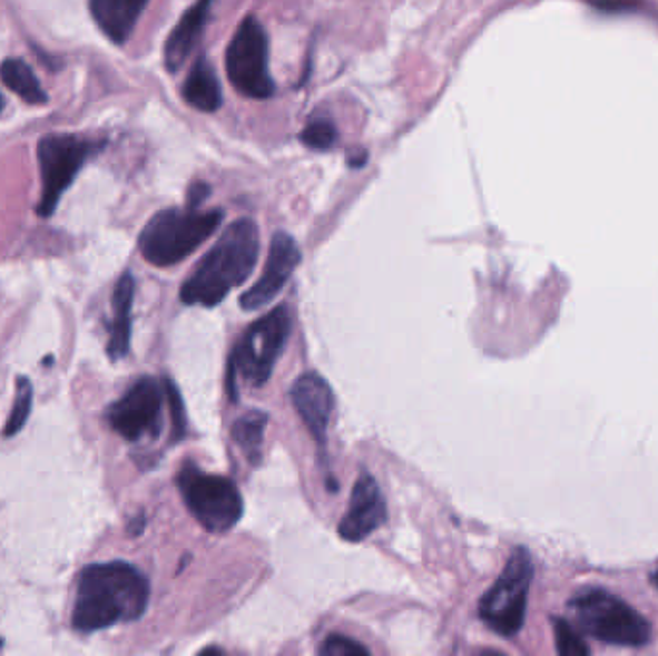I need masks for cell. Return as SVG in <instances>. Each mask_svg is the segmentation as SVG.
I'll return each instance as SVG.
<instances>
[{
    "label": "cell",
    "instance_id": "obj_15",
    "mask_svg": "<svg viewBox=\"0 0 658 656\" xmlns=\"http://www.w3.org/2000/svg\"><path fill=\"white\" fill-rule=\"evenodd\" d=\"M147 2L149 0H89V8L100 31L116 45H124L134 33Z\"/></svg>",
    "mask_w": 658,
    "mask_h": 656
},
{
    "label": "cell",
    "instance_id": "obj_19",
    "mask_svg": "<svg viewBox=\"0 0 658 656\" xmlns=\"http://www.w3.org/2000/svg\"><path fill=\"white\" fill-rule=\"evenodd\" d=\"M268 423V414L261 410H253L234 423L235 443L245 452L251 464H258L263 457L264 430Z\"/></svg>",
    "mask_w": 658,
    "mask_h": 656
},
{
    "label": "cell",
    "instance_id": "obj_8",
    "mask_svg": "<svg viewBox=\"0 0 658 656\" xmlns=\"http://www.w3.org/2000/svg\"><path fill=\"white\" fill-rule=\"evenodd\" d=\"M291 335V312L287 304H279L274 311L258 317L247 327L239 345L235 349L234 370L253 388L268 383L276 368L279 354L284 353Z\"/></svg>",
    "mask_w": 658,
    "mask_h": 656
},
{
    "label": "cell",
    "instance_id": "obj_1",
    "mask_svg": "<svg viewBox=\"0 0 658 656\" xmlns=\"http://www.w3.org/2000/svg\"><path fill=\"white\" fill-rule=\"evenodd\" d=\"M150 584L128 562L87 566L78 581L71 626L81 634L112 628L120 621L139 620L149 607Z\"/></svg>",
    "mask_w": 658,
    "mask_h": 656
},
{
    "label": "cell",
    "instance_id": "obj_12",
    "mask_svg": "<svg viewBox=\"0 0 658 656\" xmlns=\"http://www.w3.org/2000/svg\"><path fill=\"white\" fill-rule=\"evenodd\" d=\"M387 520V505L377 481L369 472H362L354 481L347 512L340 522L341 539L361 544Z\"/></svg>",
    "mask_w": 658,
    "mask_h": 656
},
{
    "label": "cell",
    "instance_id": "obj_7",
    "mask_svg": "<svg viewBox=\"0 0 658 656\" xmlns=\"http://www.w3.org/2000/svg\"><path fill=\"white\" fill-rule=\"evenodd\" d=\"M533 578V560L524 547L510 555L503 574L480 600V618L503 637L517 635L526 620L528 593Z\"/></svg>",
    "mask_w": 658,
    "mask_h": 656
},
{
    "label": "cell",
    "instance_id": "obj_9",
    "mask_svg": "<svg viewBox=\"0 0 658 656\" xmlns=\"http://www.w3.org/2000/svg\"><path fill=\"white\" fill-rule=\"evenodd\" d=\"M268 36L255 16H247L227 45V78L248 99H268L274 79L268 68Z\"/></svg>",
    "mask_w": 658,
    "mask_h": 656
},
{
    "label": "cell",
    "instance_id": "obj_4",
    "mask_svg": "<svg viewBox=\"0 0 658 656\" xmlns=\"http://www.w3.org/2000/svg\"><path fill=\"white\" fill-rule=\"evenodd\" d=\"M580 629L595 639L618 647H644L651 639V626L636 608L602 589H583L570 600Z\"/></svg>",
    "mask_w": 658,
    "mask_h": 656
},
{
    "label": "cell",
    "instance_id": "obj_26",
    "mask_svg": "<svg viewBox=\"0 0 658 656\" xmlns=\"http://www.w3.org/2000/svg\"><path fill=\"white\" fill-rule=\"evenodd\" d=\"M652 584H655V587L658 589V568L655 570V574H652Z\"/></svg>",
    "mask_w": 658,
    "mask_h": 656
},
{
    "label": "cell",
    "instance_id": "obj_13",
    "mask_svg": "<svg viewBox=\"0 0 658 656\" xmlns=\"http://www.w3.org/2000/svg\"><path fill=\"white\" fill-rule=\"evenodd\" d=\"M291 402L320 444L326 443L327 428L335 409L332 388L322 375L306 372L293 383Z\"/></svg>",
    "mask_w": 658,
    "mask_h": 656
},
{
    "label": "cell",
    "instance_id": "obj_5",
    "mask_svg": "<svg viewBox=\"0 0 658 656\" xmlns=\"http://www.w3.org/2000/svg\"><path fill=\"white\" fill-rule=\"evenodd\" d=\"M177 487L187 510L208 531L226 533L242 520L243 495L229 478L203 472L198 466L187 462L179 470Z\"/></svg>",
    "mask_w": 658,
    "mask_h": 656
},
{
    "label": "cell",
    "instance_id": "obj_18",
    "mask_svg": "<svg viewBox=\"0 0 658 656\" xmlns=\"http://www.w3.org/2000/svg\"><path fill=\"white\" fill-rule=\"evenodd\" d=\"M0 78L8 89H12L18 97H22L28 105H45L49 100L36 74L22 58L4 60L0 66Z\"/></svg>",
    "mask_w": 658,
    "mask_h": 656
},
{
    "label": "cell",
    "instance_id": "obj_6",
    "mask_svg": "<svg viewBox=\"0 0 658 656\" xmlns=\"http://www.w3.org/2000/svg\"><path fill=\"white\" fill-rule=\"evenodd\" d=\"M105 147L102 141H91L81 135L50 134L45 135L37 147V158L41 168V200L37 206V214L41 218H49L57 210L60 198L66 189L73 184L79 169L87 160Z\"/></svg>",
    "mask_w": 658,
    "mask_h": 656
},
{
    "label": "cell",
    "instance_id": "obj_11",
    "mask_svg": "<svg viewBox=\"0 0 658 656\" xmlns=\"http://www.w3.org/2000/svg\"><path fill=\"white\" fill-rule=\"evenodd\" d=\"M301 264V248L289 233L277 232L269 243L268 262L261 280L242 296L243 311H258L284 290Z\"/></svg>",
    "mask_w": 658,
    "mask_h": 656
},
{
    "label": "cell",
    "instance_id": "obj_10",
    "mask_svg": "<svg viewBox=\"0 0 658 656\" xmlns=\"http://www.w3.org/2000/svg\"><path fill=\"white\" fill-rule=\"evenodd\" d=\"M163 385L155 378H141L128 393L108 409V423L120 438L131 443L143 438H156L163 428Z\"/></svg>",
    "mask_w": 658,
    "mask_h": 656
},
{
    "label": "cell",
    "instance_id": "obj_23",
    "mask_svg": "<svg viewBox=\"0 0 658 656\" xmlns=\"http://www.w3.org/2000/svg\"><path fill=\"white\" fill-rule=\"evenodd\" d=\"M322 656H361L370 655V650L362 643L354 642L345 635H330L320 647Z\"/></svg>",
    "mask_w": 658,
    "mask_h": 656
},
{
    "label": "cell",
    "instance_id": "obj_22",
    "mask_svg": "<svg viewBox=\"0 0 658 656\" xmlns=\"http://www.w3.org/2000/svg\"><path fill=\"white\" fill-rule=\"evenodd\" d=\"M552 629H554V642H557V650L564 656H583L589 655L588 643L581 639V635L576 631L572 624L567 620L554 618L552 620Z\"/></svg>",
    "mask_w": 658,
    "mask_h": 656
},
{
    "label": "cell",
    "instance_id": "obj_2",
    "mask_svg": "<svg viewBox=\"0 0 658 656\" xmlns=\"http://www.w3.org/2000/svg\"><path fill=\"white\" fill-rule=\"evenodd\" d=\"M261 253V233L251 218L237 219L185 280L179 298L185 306L214 309L247 282Z\"/></svg>",
    "mask_w": 658,
    "mask_h": 656
},
{
    "label": "cell",
    "instance_id": "obj_20",
    "mask_svg": "<svg viewBox=\"0 0 658 656\" xmlns=\"http://www.w3.org/2000/svg\"><path fill=\"white\" fill-rule=\"evenodd\" d=\"M31 407H33V385H31L29 378L20 375L16 380V401L7 420L4 438H12V435L22 431L23 425L28 422L29 414H31Z\"/></svg>",
    "mask_w": 658,
    "mask_h": 656
},
{
    "label": "cell",
    "instance_id": "obj_17",
    "mask_svg": "<svg viewBox=\"0 0 658 656\" xmlns=\"http://www.w3.org/2000/svg\"><path fill=\"white\" fill-rule=\"evenodd\" d=\"M184 99L200 112H216L224 97L213 63L198 58L184 84Z\"/></svg>",
    "mask_w": 658,
    "mask_h": 656
},
{
    "label": "cell",
    "instance_id": "obj_24",
    "mask_svg": "<svg viewBox=\"0 0 658 656\" xmlns=\"http://www.w3.org/2000/svg\"><path fill=\"white\" fill-rule=\"evenodd\" d=\"M164 388H166V396H168V404H170L171 410V422H174V441H179V439L184 438L185 433L184 401H181L179 391H177L176 385H174L171 381H166V383H164Z\"/></svg>",
    "mask_w": 658,
    "mask_h": 656
},
{
    "label": "cell",
    "instance_id": "obj_14",
    "mask_svg": "<svg viewBox=\"0 0 658 656\" xmlns=\"http://www.w3.org/2000/svg\"><path fill=\"white\" fill-rule=\"evenodd\" d=\"M213 2L214 0H198L195 7L185 12L176 28L171 29L170 37L166 41V49H164V62H166L168 70H181L187 58L191 57L193 50L200 41L208 16H210Z\"/></svg>",
    "mask_w": 658,
    "mask_h": 656
},
{
    "label": "cell",
    "instance_id": "obj_3",
    "mask_svg": "<svg viewBox=\"0 0 658 656\" xmlns=\"http://www.w3.org/2000/svg\"><path fill=\"white\" fill-rule=\"evenodd\" d=\"M224 219V212H200L198 208H168L158 212L143 227L139 251L156 268H170L191 256L206 239H210Z\"/></svg>",
    "mask_w": 658,
    "mask_h": 656
},
{
    "label": "cell",
    "instance_id": "obj_27",
    "mask_svg": "<svg viewBox=\"0 0 658 656\" xmlns=\"http://www.w3.org/2000/svg\"><path fill=\"white\" fill-rule=\"evenodd\" d=\"M2 108H4V100H2V95H0V112H2Z\"/></svg>",
    "mask_w": 658,
    "mask_h": 656
},
{
    "label": "cell",
    "instance_id": "obj_21",
    "mask_svg": "<svg viewBox=\"0 0 658 656\" xmlns=\"http://www.w3.org/2000/svg\"><path fill=\"white\" fill-rule=\"evenodd\" d=\"M301 141L314 150H327L337 143V127L330 118L316 116L306 124L303 134H301Z\"/></svg>",
    "mask_w": 658,
    "mask_h": 656
},
{
    "label": "cell",
    "instance_id": "obj_25",
    "mask_svg": "<svg viewBox=\"0 0 658 656\" xmlns=\"http://www.w3.org/2000/svg\"><path fill=\"white\" fill-rule=\"evenodd\" d=\"M208 185L205 184H195L193 185L191 189H189V206L191 208H198V205L208 197Z\"/></svg>",
    "mask_w": 658,
    "mask_h": 656
},
{
    "label": "cell",
    "instance_id": "obj_16",
    "mask_svg": "<svg viewBox=\"0 0 658 656\" xmlns=\"http://www.w3.org/2000/svg\"><path fill=\"white\" fill-rule=\"evenodd\" d=\"M135 280L126 272L114 290V320L108 341L110 359L120 360L129 353L131 345V311H134Z\"/></svg>",
    "mask_w": 658,
    "mask_h": 656
}]
</instances>
